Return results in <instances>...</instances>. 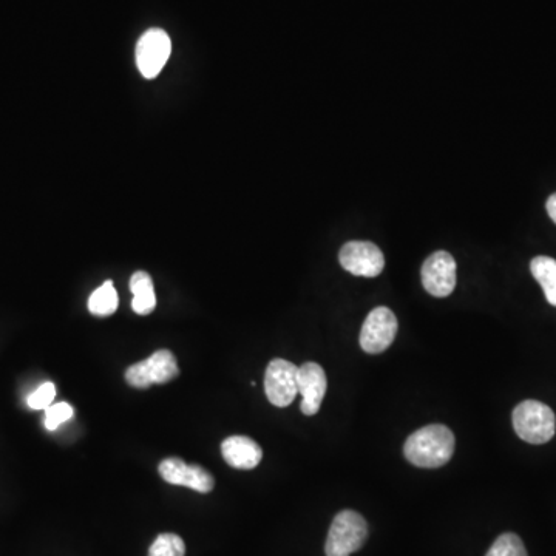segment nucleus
Returning <instances> with one entry per match:
<instances>
[{"instance_id":"13","label":"nucleus","mask_w":556,"mask_h":556,"mask_svg":"<svg viewBox=\"0 0 556 556\" xmlns=\"http://www.w3.org/2000/svg\"><path fill=\"white\" fill-rule=\"evenodd\" d=\"M130 291L133 294L132 308L138 316H149L156 308L153 280L147 272L138 271L130 278Z\"/></svg>"},{"instance_id":"18","label":"nucleus","mask_w":556,"mask_h":556,"mask_svg":"<svg viewBox=\"0 0 556 556\" xmlns=\"http://www.w3.org/2000/svg\"><path fill=\"white\" fill-rule=\"evenodd\" d=\"M73 416H75V410H73L72 405L67 404V402H59V404L50 405V407L45 410V428L50 431H55L56 428L70 421Z\"/></svg>"},{"instance_id":"12","label":"nucleus","mask_w":556,"mask_h":556,"mask_svg":"<svg viewBox=\"0 0 556 556\" xmlns=\"http://www.w3.org/2000/svg\"><path fill=\"white\" fill-rule=\"evenodd\" d=\"M224 461L238 470H252L262 462V447L248 436H231L221 444Z\"/></svg>"},{"instance_id":"6","label":"nucleus","mask_w":556,"mask_h":556,"mask_svg":"<svg viewBox=\"0 0 556 556\" xmlns=\"http://www.w3.org/2000/svg\"><path fill=\"white\" fill-rule=\"evenodd\" d=\"M265 391L268 401L275 407L291 405L299 394V368L289 360H271L266 368Z\"/></svg>"},{"instance_id":"10","label":"nucleus","mask_w":556,"mask_h":556,"mask_svg":"<svg viewBox=\"0 0 556 556\" xmlns=\"http://www.w3.org/2000/svg\"><path fill=\"white\" fill-rule=\"evenodd\" d=\"M161 478L172 485L189 487L198 493H209L214 490L215 479L206 468L200 465H189L180 458H167L158 467Z\"/></svg>"},{"instance_id":"19","label":"nucleus","mask_w":556,"mask_h":556,"mask_svg":"<svg viewBox=\"0 0 556 556\" xmlns=\"http://www.w3.org/2000/svg\"><path fill=\"white\" fill-rule=\"evenodd\" d=\"M56 397V387L53 382H45L38 390L28 396V407L31 410H47L53 405Z\"/></svg>"},{"instance_id":"5","label":"nucleus","mask_w":556,"mask_h":556,"mask_svg":"<svg viewBox=\"0 0 556 556\" xmlns=\"http://www.w3.org/2000/svg\"><path fill=\"white\" fill-rule=\"evenodd\" d=\"M397 319L387 306H377L368 314L360 331V346L368 354H380L396 339Z\"/></svg>"},{"instance_id":"8","label":"nucleus","mask_w":556,"mask_h":556,"mask_svg":"<svg viewBox=\"0 0 556 556\" xmlns=\"http://www.w3.org/2000/svg\"><path fill=\"white\" fill-rule=\"evenodd\" d=\"M340 265L357 277H377L385 268L384 252L371 241H350L343 245Z\"/></svg>"},{"instance_id":"9","label":"nucleus","mask_w":556,"mask_h":556,"mask_svg":"<svg viewBox=\"0 0 556 556\" xmlns=\"http://www.w3.org/2000/svg\"><path fill=\"white\" fill-rule=\"evenodd\" d=\"M421 275L428 294L439 299L448 297L456 286L455 258L447 251L434 252L425 260Z\"/></svg>"},{"instance_id":"7","label":"nucleus","mask_w":556,"mask_h":556,"mask_svg":"<svg viewBox=\"0 0 556 556\" xmlns=\"http://www.w3.org/2000/svg\"><path fill=\"white\" fill-rule=\"evenodd\" d=\"M172 53L169 34L161 28H152L141 36L136 45V64L144 78L153 79L163 72Z\"/></svg>"},{"instance_id":"4","label":"nucleus","mask_w":556,"mask_h":556,"mask_svg":"<svg viewBox=\"0 0 556 556\" xmlns=\"http://www.w3.org/2000/svg\"><path fill=\"white\" fill-rule=\"evenodd\" d=\"M180 374L177 357L172 351L160 350L153 353L149 359L135 363L127 368L126 380L130 387L146 390L152 385H163L170 380L177 379Z\"/></svg>"},{"instance_id":"14","label":"nucleus","mask_w":556,"mask_h":556,"mask_svg":"<svg viewBox=\"0 0 556 556\" xmlns=\"http://www.w3.org/2000/svg\"><path fill=\"white\" fill-rule=\"evenodd\" d=\"M530 271L536 282L540 283L543 288L547 302L556 306V260L544 257V255L535 257L530 262Z\"/></svg>"},{"instance_id":"2","label":"nucleus","mask_w":556,"mask_h":556,"mask_svg":"<svg viewBox=\"0 0 556 556\" xmlns=\"http://www.w3.org/2000/svg\"><path fill=\"white\" fill-rule=\"evenodd\" d=\"M513 428L529 444H546L555 436V413L543 402H521L513 411Z\"/></svg>"},{"instance_id":"16","label":"nucleus","mask_w":556,"mask_h":556,"mask_svg":"<svg viewBox=\"0 0 556 556\" xmlns=\"http://www.w3.org/2000/svg\"><path fill=\"white\" fill-rule=\"evenodd\" d=\"M186 544L175 533H161L149 549V556H184Z\"/></svg>"},{"instance_id":"20","label":"nucleus","mask_w":556,"mask_h":556,"mask_svg":"<svg viewBox=\"0 0 556 556\" xmlns=\"http://www.w3.org/2000/svg\"><path fill=\"white\" fill-rule=\"evenodd\" d=\"M547 214L549 217L552 218L553 223L556 224V194H553L552 197L547 200Z\"/></svg>"},{"instance_id":"1","label":"nucleus","mask_w":556,"mask_h":556,"mask_svg":"<svg viewBox=\"0 0 556 556\" xmlns=\"http://www.w3.org/2000/svg\"><path fill=\"white\" fill-rule=\"evenodd\" d=\"M455 434L445 425L434 424L414 431L405 442V458L421 468H439L455 453Z\"/></svg>"},{"instance_id":"17","label":"nucleus","mask_w":556,"mask_h":556,"mask_svg":"<svg viewBox=\"0 0 556 556\" xmlns=\"http://www.w3.org/2000/svg\"><path fill=\"white\" fill-rule=\"evenodd\" d=\"M485 556H527V550L518 535L504 533L493 543Z\"/></svg>"},{"instance_id":"15","label":"nucleus","mask_w":556,"mask_h":556,"mask_svg":"<svg viewBox=\"0 0 556 556\" xmlns=\"http://www.w3.org/2000/svg\"><path fill=\"white\" fill-rule=\"evenodd\" d=\"M118 303V292H116L115 286L112 282H106L90 295L89 311L93 316H112L118 309Z\"/></svg>"},{"instance_id":"11","label":"nucleus","mask_w":556,"mask_h":556,"mask_svg":"<svg viewBox=\"0 0 556 556\" xmlns=\"http://www.w3.org/2000/svg\"><path fill=\"white\" fill-rule=\"evenodd\" d=\"M328 388L325 370L319 363L306 362L299 368V394L302 396V413L314 416L322 407L323 397Z\"/></svg>"},{"instance_id":"3","label":"nucleus","mask_w":556,"mask_h":556,"mask_svg":"<svg viewBox=\"0 0 556 556\" xmlns=\"http://www.w3.org/2000/svg\"><path fill=\"white\" fill-rule=\"evenodd\" d=\"M368 538L367 521L354 510H343L334 518L326 538V556H351Z\"/></svg>"}]
</instances>
